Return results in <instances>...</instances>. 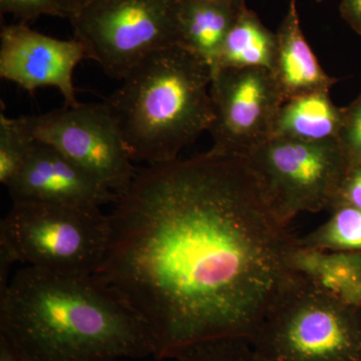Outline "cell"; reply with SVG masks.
<instances>
[{
    "label": "cell",
    "instance_id": "cell-22",
    "mask_svg": "<svg viewBox=\"0 0 361 361\" xmlns=\"http://www.w3.org/2000/svg\"><path fill=\"white\" fill-rule=\"evenodd\" d=\"M341 204L355 207L361 210V166L349 169L336 206Z\"/></svg>",
    "mask_w": 361,
    "mask_h": 361
},
{
    "label": "cell",
    "instance_id": "cell-29",
    "mask_svg": "<svg viewBox=\"0 0 361 361\" xmlns=\"http://www.w3.org/2000/svg\"><path fill=\"white\" fill-rule=\"evenodd\" d=\"M116 361H123V360H116Z\"/></svg>",
    "mask_w": 361,
    "mask_h": 361
},
{
    "label": "cell",
    "instance_id": "cell-6",
    "mask_svg": "<svg viewBox=\"0 0 361 361\" xmlns=\"http://www.w3.org/2000/svg\"><path fill=\"white\" fill-rule=\"evenodd\" d=\"M177 0H92L70 16L87 59L123 80L155 52L178 44Z\"/></svg>",
    "mask_w": 361,
    "mask_h": 361
},
{
    "label": "cell",
    "instance_id": "cell-10",
    "mask_svg": "<svg viewBox=\"0 0 361 361\" xmlns=\"http://www.w3.org/2000/svg\"><path fill=\"white\" fill-rule=\"evenodd\" d=\"M87 59L78 39H59L33 30L25 23L2 26L0 77L33 94L56 87L66 106L78 103L73 73Z\"/></svg>",
    "mask_w": 361,
    "mask_h": 361
},
{
    "label": "cell",
    "instance_id": "cell-27",
    "mask_svg": "<svg viewBox=\"0 0 361 361\" xmlns=\"http://www.w3.org/2000/svg\"><path fill=\"white\" fill-rule=\"evenodd\" d=\"M356 304H357L358 306H361V282H360V289H358L357 299H356Z\"/></svg>",
    "mask_w": 361,
    "mask_h": 361
},
{
    "label": "cell",
    "instance_id": "cell-23",
    "mask_svg": "<svg viewBox=\"0 0 361 361\" xmlns=\"http://www.w3.org/2000/svg\"><path fill=\"white\" fill-rule=\"evenodd\" d=\"M342 18L361 35V0H341Z\"/></svg>",
    "mask_w": 361,
    "mask_h": 361
},
{
    "label": "cell",
    "instance_id": "cell-9",
    "mask_svg": "<svg viewBox=\"0 0 361 361\" xmlns=\"http://www.w3.org/2000/svg\"><path fill=\"white\" fill-rule=\"evenodd\" d=\"M212 149L244 156L267 141L286 101L272 71L220 68L212 73Z\"/></svg>",
    "mask_w": 361,
    "mask_h": 361
},
{
    "label": "cell",
    "instance_id": "cell-26",
    "mask_svg": "<svg viewBox=\"0 0 361 361\" xmlns=\"http://www.w3.org/2000/svg\"><path fill=\"white\" fill-rule=\"evenodd\" d=\"M222 1L227 2V4H231L232 6L236 7V8L242 9L246 7L247 0H222Z\"/></svg>",
    "mask_w": 361,
    "mask_h": 361
},
{
    "label": "cell",
    "instance_id": "cell-13",
    "mask_svg": "<svg viewBox=\"0 0 361 361\" xmlns=\"http://www.w3.org/2000/svg\"><path fill=\"white\" fill-rule=\"evenodd\" d=\"M240 9L222 0H177L179 44L213 68Z\"/></svg>",
    "mask_w": 361,
    "mask_h": 361
},
{
    "label": "cell",
    "instance_id": "cell-18",
    "mask_svg": "<svg viewBox=\"0 0 361 361\" xmlns=\"http://www.w3.org/2000/svg\"><path fill=\"white\" fill-rule=\"evenodd\" d=\"M35 140L26 134L18 118L0 113V183L6 188L16 179L30 155Z\"/></svg>",
    "mask_w": 361,
    "mask_h": 361
},
{
    "label": "cell",
    "instance_id": "cell-24",
    "mask_svg": "<svg viewBox=\"0 0 361 361\" xmlns=\"http://www.w3.org/2000/svg\"><path fill=\"white\" fill-rule=\"evenodd\" d=\"M54 1L66 14V18H70V16L87 6L92 0H54Z\"/></svg>",
    "mask_w": 361,
    "mask_h": 361
},
{
    "label": "cell",
    "instance_id": "cell-2",
    "mask_svg": "<svg viewBox=\"0 0 361 361\" xmlns=\"http://www.w3.org/2000/svg\"><path fill=\"white\" fill-rule=\"evenodd\" d=\"M0 336L25 361H116L156 353L148 324L96 275L30 266L0 292Z\"/></svg>",
    "mask_w": 361,
    "mask_h": 361
},
{
    "label": "cell",
    "instance_id": "cell-11",
    "mask_svg": "<svg viewBox=\"0 0 361 361\" xmlns=\"http://www.w3.org/2000/svg\"><path fill=\"white\" fill-rule=\"evenodd\" d=\"M13 203L102 208L116 195L51 145L35 140L30 155L8 187Z\"/></svg>",
    "mask_w": 361,
    "mask_h": 361
},
{
    "label": "cell",
    "instance_id": "cell-28",
    "mask_svg": "<svg viewBox=\"0 0 361 361\" xmlns=\"http://www.w3.org/2000/svg\"><path fill=\"white\" fill-rule=\"evenodd\" d=\"M323 0H317V2H322Z\"/></svg>",
    "mask_w": 361,
    "mask_h": 361
},
{
    "label": "cell",
    "instance_id": "cell-7",
    "mask_svg": "<svg viewBox=\"0 0 361 361\" xmlns=\"http://www.w3.org/2000/svg\"><path fill=\"white\" fill-rule=\"evenodd\" d=\"M283 224L301 213L336 206L348 175V160L338 142H311L270 137L244 155Z\"/></svg>",
    "mask_w": 361,
    "mask_h": 361
},
{
    "label": "cell",
    "instance_id": "cell-17",
    "mask_svg": "<svg viewBox=\"0 0 361 361\" xmlns=\"http://www.w3.org/2000/svg\"><path fill=\"white\" fill-rule=\"evenodd\" d=\"M330 211L329 220L296 238L297 245L325 251L361 252V210L341 204Z\"/></svg>",
    "mask_w": 361,
    "mask_h": 361
},
{
    "label": "cell",
    "instance_id": "cell-5",
    "mask_svg": "<svg viewBox=\"0 0 361 361\" xmlns=\"http://www.w3.org/2000/svg\"><path fill=\"white\" fill-rule=\"evenodd\" d=\"M110 235L101 208L18 202L0 223V252L37 269L92 276L103 264Z\"/></svg>",
    "mask_w": 361,
    "mask_h": 361
},
{
    "label": "cell",
    "instance_id": "cell-16",
    "mask_svg": "<svg viewBox=\"0 0 361 361\" xmlns=\"http://www.w3.org/2000/svg\"><path fill=\"white\" fill-rule=\"evenodd\" d=\"M277 54V35L266 27L257 14L240 9L226 37L213 71L220 68H265L273 71Z\"/></svg>",
    "mask_w": 361,
    "mask_h": 361
},
{
    "label": "cell",
    "instance_id": "cell-12",
    "mask_svg": "<svg viewBox=\"0 0 361 361\" xmlns=\"http://www.w3.org/2000/svg\"><path fill=\"white\" fill-rule=\"evenodd\" d=\"M277 35V54L274 70L285 99L317 90H329L338 78L326 73L305 37L301 27L296 0L289 1Z\"/></svg>",
    "mask_w": 361,
    "mask_h": 361
},
{
    "label": "cell",
    "instance_id": "cell-15",
    "mask_svg": "<svg viewBox=\"0 0 361 361\" xmlns=\"http://www.w3.org/2000/svg\"><path fill=\"white\" fill-rule=\"evenodd\" d=\"M291 269L323 290L356 304L361 282V252L325 251L296 244L290 254ZM358 306V305H357Z\"/></svg>",
    "mask_w": 361,
    "mask_h": 361
},
{
    "label": "cell",
    "instance_id": "cell-1",
    "mask_svg": "<svg viewBox=\"0 0 361 361\" xmlns=\"http://www.w3.org/2000/svg\"><path fill=\"white\" fill-rule=\"evenodd\" d=\"M96 276L148 324L154 357L250 341L293 275L296 237L245 157L210 151L148 166L116 195Z\"/></svg>",
    "mask_w": 361,
    "mask_h": 361
},
{
    "label": "cell",
    "instance_id": "cell-14",
    "mask_svg": "<svg viewBox=\"0 0 361 361\" xmlns=\"http://www.w3.org/2000/svg\"><path fill=\"white\" fill-rule=\"evenodd\" d=\"M344 108L332 102L329 90H317L286 99L280 108L271 137L322 142L337 141Z\"/></svg>",
    "mask_w": 361,
    "mask_h": 361
},
{
    "label": "cell",
    "instance_id": "cell-25",
    "mask_svg": "<svg viewBox=\"0 0 361 361\" xmlns=\"http://www.w3.org/2000/svg\"><path fill=\"white\" fill-rule=\"evenodd\" d=\"M0 361H25L4 336H0Z\"/></svg>",
    "mask_w": 361,
    "mask_h": 361
},
{
    "label": "cell",
    "instance_id": "cell-21",
    "mask_svg": "<svg viewBox=\"0 0 361 361\" xmlns=\"http://www.w3.org/2000/svg\"><path fill=\"white\" fill-rule=\"evenodd\" d=\"M0 11L25 23L40 16L66 18L54 0H0Z\"/></svg>",
    "mask_w": 361,
    "mask_h": 361
},
{
    "label": "cell",
    "instance_id": "cell-4",
    "mask_svg": "<svg viewBox=\"0 0 361 361\" xmlns=\"http://www.w3.org/2000/svg\"><path fill=\"white\" fill-rule=\"evenodd\" d=\"M250 342L262 361H361V306L294 272Z\"/></svg>",
    "mask_w": 361,
    "mask_h": 361
},
{
    "label": "cell",
    "instance_id": "cell-8",
    "mask_svg": "<svg viewBox=\"0 0 361 361\" xmlns=\"http://www.w3.org/2000/svg\"><path fill=\"white\" fill-rule=\"evenodd\" d=\"M18 120L30 137L59 149L116 195L130 186L139 171L104 103L65 104Z\"/></svg>",
    "mask_w": 361,
    "mask_h": 361
},
{
    "label": "cell",
    "instance_id": "cell-19",
    "mask_svg": "<svg viewBox=\"0 0 361 361\" xmlns=\"http://www.w3.org/2000/svg\"><path fill=\"white\" fill-rule=\"evenodd\" d=\"M177 361H262L250 341L244 337H227L194 344L176 355Z\"/></svg>",
    "mask_w": 361,
    "mask_h": 361
},
{
    "label": "cell",
    "instance_id": "cell-20",
    "mask_svg": "<svg viewBox=\"0 0 361 361\" xmlns=\"http://www.w3.org/2000/svg\"><path fill=\"white\" fill-rule=\"evenodd\" d=\"M349 167L361 166V92L344 108L343 122L337 139Z\"/></svg>",
    "mask_w": 361,
    "mask_h": 361
},
{
    "label": "cell",
    "instance_id": "cell-3",
    "mask_svg": "<svg viewBox=\"0 0 361 361\" xmlns=\"http://www.w3.org/2000/svg\"><path fill=\"white\" fill-rule=\"evenodd\" d=\"M212 68L179 44L135 66L104 104L115 118L132 160L148 166L179 159L210 130Z\"/></svg>",
    "mask_w": 361,
    "mask_h": 361
}]
</instances>
